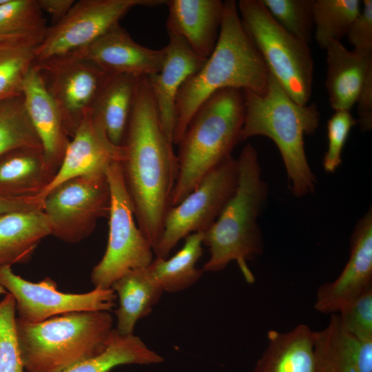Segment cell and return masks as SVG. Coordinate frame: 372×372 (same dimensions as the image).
<instances>
[{"mask_svg": "<svg viewBox=\"0 0 372 372\" xmlns=\"http://www.w3.org/2000/svg\"><path fill=\"white\" fill-rule=\"evenodd\" d=\"M236 159V191L214 223L203 232V243L210 257L202 269L204 272H217L236 261L247 282L253 283L255 279L247 262L263 252L258 218L267 201L268 186L251 144L247 143Z\"/></svg>", "mask_w": 372, "mask_h": 372, "instance_id": "obj_4", "label": "cell"}, {"mask_svg": "<svg viewBox=\"0 0 372 372\" xmlns=\"http://www.w3.org/2000/svg\"><path fill=\"white\" fill-rule=\"evenodd\" d=\"M22 95L26 112L41 142L46 164L54 177L70 139L56 105L39 71L32 66L24 79Z\"/></svg>", "mask_w": 372, "mask_h": 372, "instance_id": "obj_18", "label": "cell"}, {"mask_svg": "<svg viewBox=\"0 0 372 372\" xmlns=\"http://www.w3.org/2000/svg\"><path fill=\"white\" fill-rule=\"evenodd\" d=\"M242 91L245 119L240 141L256 136L270 138L280 152L291 194L299 198L313 193L317 179L307 158L304 136L319 126L316 105L294 101L270 72L265 94Z\"/></svg>", "mask_w": 372, "mask_h": 372, "instance_id": "obj_3", "label": "cell"}, {"mask_svg": "<svg viewBox=\"0 0 372 372\" xmlns=\"http://www.w3.org/2000/svg\"><path fill=\"white\" fill-rule=\"evenodd\" d=\"M269 72L245 30L234 0L224 1L216 45L202 68L181 86L176 100L173 143L178 144L199 106L216 92L235 88L263 94Z\"/></svg>", "mask_w": 372, "mask_h": 372, "instance_id": "obj_2", "label": "cell"}, {"mask_svg": "<svg viewBox=\"0 0 372 372\" xmlns=\"http://www.w3.org/2000/svg\"><path fill=\"white\" fill-rule=\"evenodd\" d=\"M21 147L42 149L22 94L0 102V156Z\"/></svg>", "mask_w": 372, "mask_h": 372, "instance_id": "obj_31", "label": "cell"}, {"mask_svg": "<svg viewBox=\"0 0 372 372\" xmlns=\"http://www.w3.org/2000/svg\"><path fill=\"white\" fill-rule=\"evenodd\" d=\"M47 28L37 0H8L0 6V42L39 45Z\"/></svg>", "mask_w": 372, "mask_h": 372, "instance_id": "obj_29", "label": "cell"}, {"mask_svg": "<svg viewBox=\"0 0 372 372\" xmlns=\"http://www.w3.org/2000/svg\"><path fill=\"white\" fill-rule=\"evenodd\" d=\"M360 0H314L313 19L315 38L319 47L340 41L361 11Z\"/></svg>", "mask_w": 372, "mask_h": 372, "instance_id": "obj_30", "label": "cell"}, {"mask_svg": "<svg viewBox=\"0 0 372 372\" xmlns=\"http://www.w3.org/2000/svg\"><path fill=\"white\" fill-rule=\"evenodd\" d=\"M165 0H81L50 27L36 48L33 62L76 52L96 40L134 7L157 6Z\"/></svg>", "mask_w": 372, "mask_h": 372, "instance_id": "obj_11", "label": "cell"}, {"mask_svg": "<svg viewBox=\"0 0 372 372\" xmlns=\"http://www.w3.org/2000/svg\"><path fill=\"white\" fill-rule=\"evenodd\" d=\"M272 17L287 32L309 43L314 29V0H260Z\"/></svg>", "mask_w": 372, "mask_h": 372, "instance_id": "obj_33", "label": "cell"}, {"mask_svg": "<svg viewBox=\"0 0 372 372\" xmlns=\"http://www.w3.org/2000/svg\"><path fill=\"white\" fill-rule=\"evenodd\" d=\"M125 155L124 145L116 146L108 138L92 110L84 116L66 148L61 165L49 185L39 195L45 198L54 187L72 178L105 173Z\"/></svg>", "mask_w": 372, "mask_h": 372, "instance_id": "obj_15", "label": "cell"}, {"mask_svg": "<svg viewBox=\"0 0 372 372\" xmlns=\"http://www.w3.org/2000/svg\"><path fill=\"white\" fill-rule=\"evenodd\" d=\"M50 235L43 210L17 211L0 216V267L28 262Z\"/></svg>", "mask_w": 372, "mask_h": 372, "instance_id": "obj_23", "label": "cell"}, {"mask_svg": "<svg viewBox=\"0 0 372 372\" xmlns=\"http://www.w3.org/2000/svg\"><path fill=\"white\" fill-rule=\"evenodd\" d=\"M16 332V303L6 292L0 300V372H23Z\"/></svg>", "mask_w": 372, "mask_h": 372, "instance_id": "obj_34", "label": "cell"}, {"mask_svg": "<svg viewBox=\"0 0 372 372\" xmlns=\"http://www.w3.org/2000/svg\"><path fill=\"white\" fill-rule=\"evenodd\" d=\"M8 0H0V6L6 3Z\"/></svg>", "mask_w": 372, "mask_h": 372, "instance_id": "obj_41", "label": "cell"}, {"mask_svg": "<svg viewBox=\"0 0 372 372\" xmlns=\"http://www.w3.org/2000/svg\"><path fill=\"white\" fill-rule=\"evenodd\" d=\"M238 178L237 159L230 156L210 170L178 205L172 207L161 239L154 250L156 257L168 258L181 239L207 230L234 194Z\"/></svg>", "mask_w": 372, "mask_h": 372, "instance_id": "obj_9", "label": "cell"}, {"mask_svg": "<svg viewBox=\"0 0 372 372\" xmlns=\"http://www.w3.org/2000/svg\"><path fill=\"white\" fill-rule=\"evenodd\" d=\"M105 173L110 190L108 240L90 276L94 288L105 289L127 271L147 267L154 259L152 247L136 223L121 163L111 164Z\"/></svg>", "mask_w": 372, "mask_h": 372, "instance_id": "obj_8", "label": "cell"}, {"mask_svg": "<svg viewBox=\"0 0 372 372\" xmlns=\"http://www.w3.org/2000/svg\"><path fill=\"white\" fill-rule=\"evenodd\" d=\"M0 287L13 296L18 318L29 323L70 312L109 311L116 306L117 298L111 288H94L84 293H63L52 279L32 282L15 274L10 266L0 267Z\"/></svg>", "mask_w": 372, "mask_h": 372, "instance_id": "obj_13", "label": "cell"}, {"mask_svg": "<svg viewBox=\"0 0 372 372\" xmlns=\"http://www.w3.org/2000/svg\"><path fill=\"white\" fill-rule=\"evenodd\" d=\"M110 190L106 173L70 178L47 194L43 212L50 235L68 243L81 241L99 219L109 216Z\"/></svg>", "mask_w": 372, "mask_h": 372, "instance_id": "obj_10", "label": "cell"}, {"mask_svg": "<svg viewBox=\"0 0 372 372\" xmlns=\"http://www.w3.org/2000/svg\"><path fill=\"white\" fill-rule=\"evenodd\" d=\"M167 32L176 33L199 56L207 59L219 35L224 1L220 0H167Z\"/></svg>", "mask_w": 372, "mask_h": 372, "instance_id": "obj_19", "label": "cell"}, {"mask_svg": "<svg viewBox=\"0 0 372 372\" xmlns=\"http://www.w3.org/2000/svg\"><path fill=\"white\" fill-rule=\"evenodd\" d=\"M356 119L350 111H335L327 122L328 147L324 154L322 165L327 173L334 172L341 165L342 154L345 143Z\"/></svg>", "mask_w": 372, "mask_h": 372, "instance_id": "obj_35", "label": "cell"}, {"mask_svg": "<svg viewBox=\"0 0 372 372\" xmlns=\"http://www.w3.org/2000/svg\"><path fill=\"white\" fill-rule=\"evenodd\" d=\"M56 105L72 138L93 105L107 75L91 61L75 54L33 62Z\"/></svg>", "mask_w": 372, "mask_h": 372, "instance_id": "obj_12", "label": "cell"}, {"mask_svg": "<svg viewBox=\"0 0 372 372\" xmlns=\"http://www.w3.org/2000/svg\"><path fill=\"white\" fill-rule=\"evenodd\" d=\"M37 46L22 41L0 42V102L22 94Z\"/></svg>", "mask_w": 372, "mask_h": 372, "instance_id": "obj_32", "label": "cell"}, {"mask_svg": "<svg viewBox=\"0 0 372 372\" xmlns=\"http://www.w3.org/2000/svg\"><path fill=\"white\" fill-rule=\"evenodd\" d=\"M72 54L91 61L107 74L141 77L160 72L165 52L164 48L154 50L138 44L117 24L87 47Z\"/></svg>", "mask_w": 372, "mask_h": 372, "instance_id": "obj_16", "label": "cell"}, {"mask_svg": "<svg viewBox=\"0 0 372 372\" xmlns=\"http://www.w3.org/2000/svg\"><path fill=\"white\" fill-rule=\"evenodd\" d=\"M38 5L43 12L48 13L55 23L62 19L69 12L74 0H37Z\"/></svg>", "mask_w": 372, "mask_h": 372, "instance_id": "obj_40", "label": "cell"}, {"mask_svg": "<svg viewBox=\"0 0 372 372\" xmlns=\"http://www.w3.org/2000/svg\"><path fill=\"white\" fill-rule=\"evenodd\" d=\"M355 103L357 123L362 132L370 131L372 128V70L366 74Z\"/></svg>", "mask_w": 372, "mask_h": 372, "instance_id": "obj_38", "label": "cell"}, {"mask_svg": "<svg viewBox=\"0 0 372 372\" xmlns=\"http://www.w3.org/2000/svg\"><path fill=\"white\" fill-rule=\"evenodd\" d=\"M138 77L128 74L107 75L92 107L110 141L123 145Z\"/></svg>", "mask_w": 372, "mask_h": 372, "instance_id": "obj_26", "label": "cell"}, {"mask_svg": "<svg viewBox=\"0 0 372 372\" xmlns=\"http://www.w3.org/2000/svg\"><path fill=\"white\" fill-rule=\"evenodd\" d=\"M169 42L160 72L147 76L165 133L173 143L176 100L185 81L206 61L198 56L178 34L167 32ZM174 144V143H173Z\"/></svg>", "mask_w": 372, "mask_h": 372, "instance_id": "obj_17", "label": "cell"}, {"mask_svg": "<svg viewBox=\"0 0 372 372\" xmlns=\"http://www.w3.org/2000/svg\"><path fill=\"white\" fill-rule=\"evenodd\" d=\"M106 311H76L29 323L16 318L17 342L28 372H61L106 347L113 331Z\"/></svg>", "mask_w": 372, "mask_h": 372, "instance_id": "obj_6", "label": "cell"}, {"mask_svg": "<svg viewBox=\"0 0 372 372\" xmlns=\"http://www.w3.org/2000/svg\"><path fill=\"white\" fill-rule=\"evenodd\" d=\"M254 372H316L314 331L300 324L287 332L269 330Z\"/></svg>", "mask_w": 372, "mask_h": 372, "instance_id": "obj_22", "label": "cell"}, {"mask_svg": "<svg viewBox=\"0 0 372 372\" xmlns=\"http://www.w3.org/2000/svg\"><path fill=\"white\" fill-rule=\"evenodd\" d=\"M245 119L243 91L220 90L198 108L178 144V172L172 198L178 205L213 168L231 156Z\"/></svg>", "mask_w": 372, "mask_h": 372, "instance_id": "obj_5", "label": "cell"}, {"mask_svg": "<svg viewBox=\"0 0 372 372\" xmlns=\"http://www.w3.org/2000/svg\"><path fill=\"white\" fill-rule=\"evenodd\" d=\"M203 232H196L185 238L183 247L172 257L155 258L145 267L147 274L161 286L164 292L183 291L202 277L203 269L196 267L203 254Z\"/></svg>", "mask_w": 372, "mask_h": 372, "instance_id": "obj_27", "label": "cell"}, {"mask_svg": "<svg viewBox=\"0 0 372 372\" xmlns=\"http://www.w3.org/2000/svg\"><path fill=\"white\" fill-rule=\"evenodd\" d=\"M147 76L138 77L123 145L122 176L136 223L153 251L172 207L178 165Z\"/></svg>", "mask_w": 372, "mask_h": 372, "instance_id": "obj_1", "label": "cell"}, {"mask_svg": "<svg viewBox=\"0 0 372 372\" xmlns=\"http://www.w3.org/2000/svg\"><path fill=\"white\" fill-rule=\"evenodd\" d=\"M325 50V87L330 105L335 112L350 111L356 103L366 74L372 70V54L349 50L340 41H332Z\"/></svg>", "mask_w": 372, "mask_h": 372, "instance_id": "obj_21", "label": "cell"}, {"mask_svg": "<svg viewBox=\"0 0 372 372\" xmlns=\"http://www.w3.org/2000/svg\"><path fill=\"white\" fill-rule=\"evenodd\" d=\"M44 198L39 195L25 197H8L0 195V216L10 212L43 210Z\"/></svg>", "mask_w": 372, "mask_h": 372, "instance_id": "obj_39", "label": "cell"}, {"mask_svg": "<svg viewBox=\"0 0 372 372\" xmlns=\"http://www.w3.org/2000/svg\"><path fill=\"white\" fill-rule=\"evenodd\" d=\"M163 361V358L150 349L138 336L123 335L114 329L102 352L61 372H110L120 365L151 364Z\"/></svg>", "mask_w": 372, "mask_h": 372, "instance_id": "obj_28", "label": "cell"}, {"mask_svg": "<svg viewBox=\"0 0 372 372\" xmlns=\"http://www.w3.org/2000/svg\"><path fill=\"white\" fill-rule=\"evenodd\" d=\"M316 372H372V340H363L349 332L338 313L328 324L314 331Z\"/></svg>", "mask_w": 372, "mask_h": 372, "instance_id": "obj_20", "label": "cell"}, {"mask_svg": "<svg viewBox=\"0 0 372 372\" xmlns=\"http://www.w3.org/2000/svg\"><path fill=\"white\" fill-rule=\"evenodd\" d=\"M111 289L118 299L115 310L116 331L133 334L137 322L147 316L159 302L164 291L147 273L145 268L127 271L115 280Z\"/></svg>", "mask_w": 372, "mask_h": 372, "instance_id": "obj_25", "label": "cell"}, {"mask_svg": "<svg viewBox=\"0 0 372 372\" xmlns=\"http://www.w3.org/2000/svg\"><path fill=\"white\" fill-rule=\"evenodd\" d=\"M54 178L42 149L21 147L0 156V195H39Z\"/></svg>", "mask_w": 372, "mask_h": 372, "instance_id": "obj_24", "label": "cell"}, {"mask_svg": "<svg viewBox=\"0 0 372 372\" xmlns=\"http://www.w3.org/2000/svg\"><path fill=\"white\" fill-rule=\"evenodd\" d=\"M242 24L269 72L296 103H308L313 76L309 43L285 30L260 0L237 3Z\"/></svg>", "mask_w": 372, "mask_h": 372, "instance_id": "obj_7", "label": "cell"}, {"mask_svg": "<svg viewBox=\"0 0 372 372\" xmlns=\"http://www.w3.org/2000/svg\"><path fill=\"white\" fill-rule=\"evenodd\" d=\"M372 288V209L354 228L350 256L339 276L319 287L314 309L324 314L338 313L349 302Z\"/></svg>", "mask_w": 372, "mask_h": 372, "instance_id": "obj_14", "label": "cell"}, {"mask_svg": "<svg viewBox=\"0 0 372 372\" xmlns=\"http://www.w3.org/2000/svg\"><path fill=\"white\" fill-rule=\"evenodd\" d=\"M338 313L345 329L352 335L363 340H372V288Z\"/></svg>", "mask_w": 372, "mask_h": 372, "instance_id": "obj_36", "label": "cell"}, {"mask_svg": "<svg viewBox=\"0 0 372 372\" xmlns=\"http://www.w3.org/2000/svg\"><path fill=\"white\" fill-rule=\"evenodd\" d=\"M362 8L350 25L347 37L354 50L372 54V1H362Z\"/></svg>", "mask_w": 372, "mask_h": 372, "instance_id": "obj_37", "label": "cell"}]
</instances>
